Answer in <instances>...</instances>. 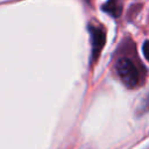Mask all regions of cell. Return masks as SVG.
Instances as JSON below:
<instances>
[{"label": "cell", "mask_w": 149, "mask_h": 149, "mask_svg": "<svg viewBox=\"0 0 149 149\" xmlns=\"http://www.w3.org/2000/svg\"><path fill=\"white\" fill-rule=\"evenodd\" d=\"M115 70L122 83L130 88L136 87L141 80V73L136 64L128 57L120 58L115 64Z\"/></svg>", "instance_id": "1"}, {"label": "cell", "mask_w": 149, "mask_h": 149, "mask_svg": "<svg viewBox=\"0 0 149 149\" xmlns=\"http://www.w3.org/2000/svg\"><path fill=\"white\" fill-rule=\"evenodd\" d=\"M91 42H92V57H98L105 43V31L101 27H90Z\"/></svg>", "instance_id": "2"}, {"label": "cell", "mask_w": 149, "mask_h": 149, "mask_svg": "<svg viewBox=\"0 0 149 149\" xmlns=\"http://www.w3.org/2000/svg\"><path fill=\"white\" fill-rule=\"evenodd\" d=\"M120 9H121V7L116 0H108L102 6V10L108 13L109 15H113V16H118L120 13Z\"/></svg>", "instance_id": "3"}, {"label": "cell", "mask_w": 149, "mask_h": 149, "mask_svg": "<svg viewBox=\"0 0 149 149\" xmlns=\"http://www.w3.org/2000/svg\"><path fill=\"white\" fill-rule=\"evenodd\" d=\"M142 51H143V55L146 57V59L149 62V41H146L142 45Z\"/></svg>", "instance_id": "4"}]
</instances>
